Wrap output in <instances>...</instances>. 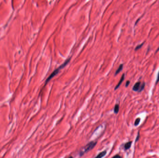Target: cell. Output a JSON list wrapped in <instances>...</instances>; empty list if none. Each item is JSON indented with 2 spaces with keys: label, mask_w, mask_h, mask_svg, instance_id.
Listing matches in <instances>:
<instances>
[{
  "label": "cell",
  "mask_w": 159,
  "mask_h": 158,
  "mask_svg": "<svg viewBox=\"0 0 159 158\" xmlns=\"http://www.w3.org/2000/svg\"><path fill=\"white\" fill-rule=\"evenodd\" d=\"M124 78H125V74H123V75H122V77H121V80H120V81H119V83H118V84H117V85L116 86V87H115V90H117V89H118V88L120 87V86L121 85V84H122V82L123 81V80H124Z\"/></svg>",
  "instance_id": "obj_4"
},
{
  "label": "cell",
  "mask_w": 159,
  "mask_h": 158,
  "mask_svg": "<svg viewBox=\"0 0 159 158\" xmlns=\"http://www.w3.org/2000/svg\"><path fill=\"white\" fill-rule=\"evenodd\" d=\"M159 81V72L158 75V76H157V81H156V83H157Z\"/></svg>",
  "instance_id": "obj_13"
},
{
  "label": "cell",
  "mask_w": 159,
  "mask_h": 158,
  "mask_svg": "<svg viewBox=\"0 0 159 158\" xmlns=\"http://www.w3.org/2000/svg\"><path fill=\"white\" fill-rule=\"evenodd\" d=\"M119 110V105L118 104H116L114 108V112L115 114H117Z\"/></svg>",
  "instance_id": "obj_8"
},
{
  "label": "cell",
  "mask_w": 159,
  "mask_h": 158,
  "mask_svg": "<svg viewBox=\"0 0 159 158\" xmlns=\"http://www.w3.org/2000/svg\"><path fill=\"white\" fill-rule=\"evenodd\" d=\"M144 86H145V83H143L142 84V85L141 87H140V90H139V91H142L143 90L144 88Z\"/></svg>",
  "instance_id": "obj_11"
},
{
  "label": "cell",
  "mask_w": 159,
  "mask_h": 158,
  "mask_svg": "<svg viewBox=\"0 0 159 158\" xmlns=\"http://www.w3.org/2000/svg\"><path fill=\"white\" fill-rule=\"evenodd\" d=\"M107 153L106 151H104L100 153H99L94 158H102L104 157Z\"/></svg>",
  "instance_id": "obj_5"
},
{
  "label": "cell",
  "mask_w": 159,
  "mask_h": 158,
  "mask_svg": "<svg viewBox=\"0 0 159 158\" xmlns=\"http://www.w3.org/2000/svg\"><path fill=\"white\" fill-rule=\"evenodd\" d=\"M96 144H97L96 142H94V141H91V142L89 143L88 144H87V145L83 148V150L81 151V152L80 153V156H82L85 153L88 152L90 150H92V149L94 148V147L96 146Z\"/></svg>",
  "instance_id": "obj_2"
},
{
  "label": "cell",
  "mask_w": 159,
  "mask_h": 158,
  "mask_svg": "<svg viewBox=\"0 0 159 158\" xmlns=\"http://www.w3.org/2000/svg\"><path fill=\"white\" fill-rule=\"evenodd\" d=\"M113 158H121V157L120 156H119V155H116V156H114Z\"/></svg>",
  "instance_id": "obj_14"
},
{
  "label": "cell",
  "mask_w": 159,
  "mask_h": 158,
  "mask_svg": "<svg viewBox=\"0 0 159 158\" xmlns=\"http://www.w3.org/2000/svg\"><path fill=\"white\" fill-rule=\"evenodd\" d=\"M71 60V58L67 59V60H66V61H65L63 64H62V65L61 66H60L59 67H58L57 69H56L55 71H53L52 73L51 74L48 76V77L46 81V82H45V85H46V84H47V83L52 78L56 76L57 74L59 72V71L61 69H62V68H63L64 67H65V66H67V65L68 64V63L70 62Z\"/></svg>",
  "instance_id": "obj_1"
},
{
  "label": "cell",
  "mask_w": 159,
  "mask_h": 158,
  "mask_svg": "<svg viewBox=\"0 0 159 158\" xmlns=\"http://www.w3.org/2000/svg\"><path fill=\"white\" fill-rule=\"evenodd\" d=\"M131 144H132V142L131 141L128 142L126 144H125V145L124 146V148H125V150H127V149H128L129 148H130L131 147Z\"/></svg>",
  "instance_id": "obj_7"
},
{
  "label": "cell",
  "mask_w": 159,
  "mask_h": 158,
  "mask_svg": "<svg viewBox=\"0 0 159 158\" xmlns=\"http://www.w3.org/2000/svg\"><path fill=\"white\" fill-rule=\"evenodd\" d=\"M123 66L122 64L121 65L119 66V68H118V69L116 70V71L115 73V75H117L118 73H120V72H121V71L122 70V69H123Z\"/></svg>",
  "instance_id": "obj_6"
},
{
  "label": "cell",
  "mask_w": 159,
  "mask_h": 158,
  "mask_svg": "<svg viewBox=\"0 0 159 158\" xmlns=\"http://www.w3.org/2000/svg\"><path fill=\"white\" fill-rule=\"evenodd\" d=\"M140 82H137L133 86V91H138L139 90V89H140Z\"/></svg>",
  "instance_id": "obj_3"
},
{
  "label": "cell",
  "mask_w": 159,
  "mask_h": 158,
  "mask_svg": "<svg viewBox=\"0 0 159 158\" xmlns=\"http://www.w3.org/2000/svg\"><path fill=\"white\" fill-rule=\"evenodd\" d=\"M143 45V43H142V44H140V45H139L138 46H137L136 47L135 49V51H137V50H139V49L141 48V47Z\"/></svg>",
  "instance_id": "obj_10"
},
{
  "label": "cell",
  "mask_w": 159,
  "mask_h": 158,
  "mask_svg": "<svg viewBox=\"0 0 159 158\" xmlns=\"http://www.w3.org/2000/svg\"><path fill=\"white\" fill-rule=\"evenodd\" d=\"M140 122V118H137L136 119L135 122H134V125L135 126H137L139 124V123Z\"/></svg>",
  "instance_id": "obj_9"
},
{
  "label": "cell",
  "mask_w": 159,
  "mask_h": 158,
  "mask_svg": "<svg viewBox=\"0 0 159 158\" xmlns=\"http://www.w3.org/2000/svg\"><path fill=\"white\" fill-rule=\"evenodd\" d=\"M73 158V157H69V158Z\"/></svg>",
  "instance_id": "obj_15"
},
{
  "label": "cell",
  "mask_w": 159,
  "mask_h": 158,
  "mask_svg": "<svg viewBox=\"0 0 159 158\" xmlns=\"http://www.w3.org/2000/svg\"><path fill=\"white\" fill-rule=\"evenodd\" d=\"M129 83H130V82H129V81H128L127 82L126 84V87L128 86V85L129 84Z\"/></svg>",
  "instance_id": "obj_12"
}]
</instances>
